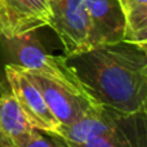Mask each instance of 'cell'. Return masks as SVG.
I'll return each instance as SVG.
<instances>
[{
    "label": "cell",
    "mask_w": 147,
    "mask_h": 147,
    "mask_svg": "<svg viewBox=\"0 0 147 147\" xmlns=\"http://www.w3.org/2000/svg\"><path fill=\"white\" fill-rule=\"evenodd\" d=\"M124 16L123 40L129 43H147V0H119Z\"/></svg>",
    "instance_id": "11"
},
{
    "label": "cell",
    "mask_w": 147,
    "mask_h": 147,
    "mask_svg": "<svg viewBox=\"0 0 147 147\" xmlns=\"http://www.w3.org/2000/svg\"><path fill=\"white\" fill-rule=\"evenodd\" d=\"M36 129L10 93L0 96V147H25Z\"/></svg>",
    "instance_id": "9"
},
{
    "label": "cell",
    "mask_w": 147,
    "mask_h": 147,
    "mask_svg": "<svg viewBox=\"0 0 147 147\" xmlns=\"http://www.w3.org/2000/svg\"><path fill=\"white\" fill-rule=\"evenodd\" d=\"M146 117L147 114H132L112 132L80 145H72L61 141L67 147H146Z\"/></svg>",
    "instance_id": "10"
},
{
    "label": "cell",
    "mask_w": 147,
    "mask_h": 147,
    "mask_svg": "<svg viewBox=\"0 0 147 147\" xmlns=\"http://www.w3.org/2000/svg\"><path fill=\"white\" fill-rule=\"evenodd\" d=\"M93 103L121 114H147V47L117 41L63 56Z\"/></svg>",
    "instance_id": "1"
},
{
    "label": "cell",
    "mask_w": 147,
    "mask_h": 147,
    "mask_svg": "<svg viewBox=\"0 0 147 147\" xmlns=\"http://www.w3.org/2000/svg\"><path fill=\"white\" fill-rule=\"evenodd\" d=\"M89 17L88 49L123 40L124 16L119 0H85Z\"/></svg>",
    "instance_id": "7"
},
{
    "label": "cell",
    "mask_w": 147,
    "mask_h": 147,
    "mask_svg": "<svg viewBox=\"0 0 147 147\" xmlns=\"http://www.w3.org/2000/svg\"><path fill=\"white\" fill-rule=\"evenodd\" d=\"M5 36V25H4V16H3L1 3H0V38Z\"/></svg>",
    "instance_id": "13"
},
{
    "label": "cell",
    "mask_w": 147,
    "mask_h": 147,
    "mask_svg": "<svg viewBox=\"0 0 147 147\" xmlns=\"http://www.w3.org/2000/svg\"><path fill=\"white\" fill-rule=\"evenodd\" d=\"M5 25V36L12 38L51 26L49 0H0Z\"/></svg>",
    "instance_id": "6"
},
{
    "label": "cell",
    "mask_w": 147,
    "mask_h": 147,
    "mask_svg": "<svg viewBox=\"0 0 147 147\" xmlns=\"http://www.w3.org/2000/svg\"><path fill=\"white\" fill-rule=\"evenodd\" d=\"M31 80L39 88L47 106L58 120L61 127H69L85 116L92 109L99 105H94L92 101L83 96L75 94L65 89L63 86L40 76L39 74L27 71Z\"/></svg>",
    "instance_id": "5"
},
{
    "label": "cell",
    "mask_w": 147,
    "mask_h": 147,
    "mask_svg": "<svg viewBox=\"0 0 147 147\" xmlns=\"http://www.w3.org/2000/svg\"><path fill=\"white\" fill-rule=\"evenodd\" d=\"M129 115L132 114H121L109 107L96 106L76 123L69 127H59L54 136L63 142L80 145L112 132L120 127Z\"/></svg>",
    "instance_id": "8"
},
{
    "label": "cell",
    "mask_w": 147,
    "mask_h": 147,
    "mask_svg": "<svg viewBox=\"0 0 147 147\" xmlns=\"http://www.w3.org/2000/svg\"><path fill=\"white\" fill-rule=\"evenodd\" d=\"M25 147H63L62 142L58 137L52 134H41L39 130H36L32 140Z\"/></svg>",
    "instance_id": "12"
},
{
    "label": "cell",
    "mask_w": 147,
    "mask_h": 147,
    "mask_svg": "<svg viewBox=\"0 0 147 147\" xmlns=\"http://www.w3.org/2000/svg\"><path fill=\"white\" fill-rule=\"evenodd\" d=\"M5 78L9 84L10 94L14 97L30 124L45 134H57L61 125L47 106L40 90L27 71L16 65H7Z\"/></svg>",
    "instance_id": "3"
},
{
    "label": "cell",
    "mask_w": 147,
    "mask_h": 147,
    "mask_svg": "<svg viewBox=\"0 0 147 147\" xmlns=\"http://www.w3.org/2000/svg\"><path fill=\"white\" fill-rule=\"evenodd\" d=\"M52 21L49 27L59 38L63 56L88 49L89 17L85 0H49Z\"/></svg>",
    "instance_id": "4"
},
{
    "label": "cell",
    "mask_w": 147,
    "mask_h": 147,
    "mask_svg": "<svg viewBox=\"0 0 147 147\" xmlns=\"http://www.w3.org/2000/svg\"><path fill=\"white\" fill-rule=\"evenodd\" d=\"M35 32L12 38H0L3 52L8 61L7 65H16L26 71L39 74L67 90L88 98L76 76L66 65L63 56L49 54Z\"/></svg>",
    "instance_id": "2"
},
{
    "label": "cell",
    "mask_w": 147,
    "mask_h": 147,
    "mask_svg": "<svg viewBox=\"0 0 147 147\" xmlns=\"http://www.w3.org/2000/svg\"><path fill=\"white\" fill-rule=\"evenodd\" d=\"M61 142H62V141H61ZM62 146H63V147H67V146H66V145H65V143H63V142H62Z\"/></svg>",
    "instance_id": "14"
}]
</instances>
